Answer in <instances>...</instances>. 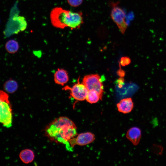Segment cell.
Segmentation results:
<instances>
[{
    "mask_svg": "<svg viewBox=\"0 0 166 166\" xmlns=\"http://www.w3.org/2000/svg\"><path fill=\"white\" fill-rule=\"evenodd\" d=\"M5 48L9 53H13L16 52L19 49V45L18 42L13 39L8 41L5 44Z\"/></svg>",
    "mask_w": 166,
    "mask_h": 166,
    "instance_id": "cell-13",
    "label": "cell"
},
{
    "mask_svg": "<svg viewBox=\"0 0 166 166\" xmlns=\"http://www.w3.org/2000/svg\"><path fill=\"white\" fill-rule=\"evenodd\" d=\"M117 73L121 77H123L124 75V71L121 69H120L118 71Z\"/></svg>",
    "mask_w": 166,
    "mask_h": 166,
    "instance_id": "cell-17",
    "label": "cell"
},
{
    "mask_svg": "<svg viewBox=\"0 0 166 166\" xmlns=\"http://www.w3.org/2000/svg\"><path fill=\"white\" fill-rule=\"evenodd\" d=\"M8 94L0 90V123L9 128L12 124V113Z\"/></svg>",
    "mask_w": 166,
    "mask_h": 166,
    "instance_id": "cell-3",
    "label": "cell"
},
{
    "mask_svg": "<svg viewBox=\"0 0 166 166\" xmlns=\"http://www.w3.org/2000/svg\"><path fill=\"white\" fill-rule=\"evenodd\" d=\"M85 100L91 104L95 103L100 100H101L99 93L93 90H88Z\"/></svg>",
    "mask_w": 166,
    "mask_h": 166,
    "instance_id": "cell-12",
    "label": "cell"
},
{
    "mask_svg": "<svg viewBox=\"0 0 166 166\" xmlns=\"http://www.w3.org/2000/svg\"><path fill=\"white\" fill-rule=\"evenodd\" d=\"M118 111L124 114L130 113L132 110L134 104L131 98H127L121 100L117 105Z\"/></svg>",
    "mask_w": 166,
    "mask_h": 166,
    "instance_id": "cell-8",
    "label": "cell"
},
{
    "mask_svg": "<svg viewBox=\"0 0 166 166\" xmlns=\"http://www.w3.org/2000/svg\"><path fill=\"white\" fill-rule=\"evenodd\" d=\"M141 135L140 130L137 127H133L127 131L126 136L134 145H136L139 143Z\"/></svg>",
    "mask_w": 166,
    "mask_h": 166,
    "instance_id": "cell-9",
    "label": "cell"
},
{
    "mask_svg": "<svg viewBox=\"0 0 166 166\" xmlns=\"http://www.w3.org/2000/svg\"><path fill=\"white\" fill-rule=\"evenodd\" d=\"M131 61L130 58L128 57H122L121 58L120 63L123 66L128 65L131 63Z\"/></svg>",
    "mask_w": 166,
    "mask_h": 166,
    "instance_id": "cell-16",
    "label": "cell"
},
{
    "mask_svg": "<svg viewBox=\"0 0 166 166\" xmlns=\"http://www.w3.org/2000/svg\"><path fill=\"white\" fill-rule=\"evenodd\" d=\"M50 19L54 27L61 29L66 27L71 30L79 29L84 23L81 12H73L61 7H57L52 10Z\"/></svg>",
    "mask_w": 166,
    "mask_h": 166,
    "instance_id": "cell-2",
    "label": "cell"
},
{
    "mask_svg": "<svg viewBox=\"0 0 166 166\" xmlns=\"http://www.w3.org/2000/svg\"><path fill=\"white\" fill-rule=\"evenodd\" d=\"M54 77L55 83L61 85H63L66 84L69 80L67 72L62 69H58L56 71Z\"/></svg>",
    "mask_w": 166,
    "mask_h": 166,
    "instance_id": "cell-10",
    "label": "cell"
},
{
    "mask_svg": "<svg viewBox=\"0 0 166 166\" xmlns=\"http://www.w3.org/2000/svg\"><path fill=\"white\" fill-rule=\"evenodd\" d=\"M18 85L14 80H11L7 81L4 84V88L7 92L12 93L17 89Z\"/></svg>",
    "mask_w": 166,
    "mask_h": 166,
    "instance_id": "cell-14",
    "label": "cell"
},
{
    "mask_svg": "<svg viewBox=\"0 0 166 166\" xmlns=\"http://www.w3.org/2000/svg\"><path fill=\"white\" fill-rule=\"evenodd\" d=\"M110 4V17L121 34H124L128 27L126 21L125 13L124 10L119 6L118 2H112Z\"/></svg>",
    "mask_w": 166,
    "mask_h": 166,
    "instance_id": "cell-4",
    "label": "cell"
},
{
    "mask_svg": "<svg viewBox=\"0 0 166 166\" xmlns=\"http://www.w3.org/2000/svg\"><path fill=\"white\" fill-rule=\"evenodd\" d=\"M19 156L20 160L23 163L27 164L33 161L35 155L31 150L25 149L21 151Z\"/></svg>",
    "mask_w": 166,
    "mask_h": 166,
    "instance_id": "cell-11",
    "label": "cell"
},
{
    "mask_svg": "<svg viewBox=\"0 0 166 166\" xmlns=\"http://www.w3.org/2000/svg\"><path fill=\"white\" fill-rule=\"evenodd\" d=\"M95 140L94 135L91 132H87L79 134L76 138L70 140L69 143L72 148L76 145H85L92 143Z\"/></svg>",
    "mask_w": 166,
    "mask_h": 166,
    "instance_id": "cell-7",
    "label": "cell"
},
{
    "mask_svg": "<svg viewBox=\"0 0 166 166\" xmlns=\"http://www.w3.org/2000/svg\"><path fill=\"white\" fill-rule=\"evenodd\" d=\"M45 132L50 140L65 144L68 149L71 147L69 141L77 135L75 124L66 117L54 120L46 127Z\"/></svg>",
    "mask_w": 166,
    "mask_h": 166,
    "instance_id": "cell-1",
    "label": "cell"
},
{
    "mask_svg": "<svg viewBox=\"0 0 166 166\" xmlns=\"http://www.w3.org/2000/svg\"><path fill=\"white\" fill-rule=\"evenodd\" d=\"M70 6L73 7H77L82 3L83 0H67Z\"/></svg>",
    "mask_w": 166,
    "mask_h": 166,
    "instance_id": "cell-15",
    "label": "cell"
},
{
    "mask_svg": "<svg viewBox=\"0 0 166 166\" xmlns=\"http://www.w3.org/2000/svg\"><path fill=\"white\" fill-rule=\"evenodd\" d=\"M82 83L88 90H93L99 94L101 100L104 93L103 85L100 76L97 74H92L85 76L83 79Z\"/></svg>",
    "mask_w": 166,
    "mask_h": 166,
    "instance_id": "cell-5",
    "label": "cell"
},
{
    "mask_svg": "<svg viewBox=\"0 0 166 166\" xmlns=\"http://www.w3.org/2000/svg\"><path fill=\"white\" fill-rule=\"evenodd\" d=\"M65 89L69 90L71 96L75 100L78 101H83L85 100L88 92V90L83 83L78 82L72 87L68 86Z\"/></svg>",
    "mask_w": 166,
    "mask_h": 166,
    "instance_id": "cell-6",
    "label": "cell"
}]
</instances>
